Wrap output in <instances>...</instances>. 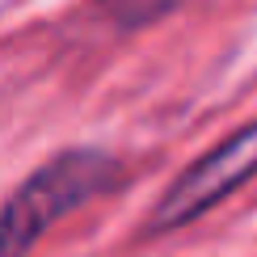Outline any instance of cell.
Returning a JSON list of instances; mask_svg holds the SVG:
<instances>
[{
    "label": "cell",
    "instance_id": "obj_2",
    "mask_svg": "<svg viewBox=\"0 0 257 257\" xmlns=\"http://www.w3.org/2000/svg\"><path fill=\"white\" fill-rule=\"evenodd\" d=\"M249 177H257V118L244 131L215 144L211 152H202L160 194V202L152 207V219H148V232H169V228H181V223L207 215L228 194H236Z\"/></svg>",
    "mask_w": 257,
    "mask_h": 257
},
{
    "label": "cell",
    "instance_id": "obj_1",
    "mask_svg": "<svg viewBox=\"0 0 257 257\" xmlns=\"http://www.w3.org/2000/svg\"><path fill=\"white\" fill-rule=\"evenodd\" d=\"M118 177L122 169L93 148H72V152L47 160L38 173H30L13 190V198L0 211V257H26V249L55 219L72 215L89 198L118 186Z\"/></svg>",
    "mask_w": 257,
    "mask_h": 257
}]
</instances>
